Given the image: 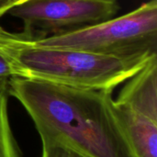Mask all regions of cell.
<instances>
[{
  "instance_id": "1",
  "label": "cell",
  "mask_w": 157,
  "mask_h": 157,
  "mask_svg": "<svg viewBox=\"0 0 157 157\" xmlns=\"http://www.w3.org/2000/svg\"><path fill=\"white\" fill-rule=\"evenodd\" d=\"M8 92L26 109L41 140L63 144L86 157H136L117 116L113 91L13 76Z\"/></svg>"
},
{
  "instance_id": "2",
  "label": "cell",
  "mask_w": 157,
  "mask_h": 157,
  "mask_svg": "<svg viewBox=\"0 0 157 157\" xmlns=\"http://www.w3.org/2000/svg\"><path fill=\"white\" fill-rule=\"evenodd\" d=\"M0 54L16 77L95 90H111L132 77L157 54L119 58L33 45L0 26Z\"/></svg>"
},
{
  "instance_id": "3",
  "label": "cell",
  "mask_w": 157,
  "mask_h": 157,
  "mask_svg": "<svg viewBox=\"0 0 157 157\" xmlns=\"http://www.w3.org/2000/svg\"><path fill=\"white\" fill-rule=\"evenodd\" d=\"M23 35L33 45L44 48L119 58L152 56L157 54V0H150L123 16L80 29L43 38Z\"/></svg>"
},
{
  "instance_id": "4",
  "label": "cell",
  "mask_w": 157,
  "mask_h": 157,
  "mask_svg": "<svg viewBox=\"0 0 157 157\" xmlns=\"http://www.w3.org/2000/svg\"><path fill=\"white\" fill-rule=\"evenodd\" d=\"M117 0H28L7 13L24 25L29 38H43L98 24L114 17Z\"/></svg>"
},
{
  "instance_id": "5",
  "label": "cell",
  "mask_w": 157,
  "mask_h": 157,
  "mask_svg": "<svg viewBox=\"0 0 157 157\" xmlns=\"http://www.w3.org/2000/svg\"><path fill=\"white\" fill-rule=\"evenodd\" d=\"M114 101L157 122V55L126 81Z\"/></svg>"
},
{
  "instance_id": "6",
  "label": "cell",
  "mask_w": 157,
  "mask_h": 157,
  "mask_svg": "<svg viewBox=\"0 0 157 157\" xmlns=\"http://www.w3.org/2000/svg\"><path fill=\"white\" fill-rule=\"evenodd\" d=\"M114 107L135 156L157 157L156 121L115 101Z\"/></svg>"
},
{
  "instance_id": "7",
  "label": "cell",
  "mask_w": 157,
  "mask_h": 157,
  "mask_svg": "<svg viewBox=\"0 0 157 157\" xmlns=\"http://www.w3.org/2000/svg\"><path fill=\"white\" fill-rule=\"evenodd\" d=\"M8 78H0V157H23L8 116Z\"/></svg>"
},
{
  "instance_id": "8",
  "label": "cell",
  "mask_w": 157,
  "mask_h": 157,
  "mask_svg": "<svg viewBox=\"0 0 157 157\" xmlns=\"http://www.w3.org/2000/svg\"><path fill=\"white\" fill-rule=\"evenodd\" d=\"M41 143V157H86L71 147L52 140L42 139Z\"/></svg>"
},
{
  "instance_id": "9",
  "label": "cell",
  "mask_w": 157,
  "mask_h": 157,
  "mask_svg": "<svg viewBox=\"0 0 157 157\" xmlns=\"http://www.w3.org/2000/svg\"><path fill=\"white\" fill-rule=\"evenodd\" d=\"M15 76V73L7 61L0 54V78H9Z\"/></svg>"
},
{
  "instance_id": "10",
  "label": "cell",
  "mask_w": 157,
  "mask_h": 157,
  "mask_svg": "<svg viewBox=\"0 0 157 157\" xmlns=\"http://www.w3.org/2000/svg\"><path fill=\"white\" fill-rule=\"evenodd\" d=\"M13 6L14 5L11 0H0V17L7 13V11Z\"/></svg>"
},
{
  "instance_id": "11",
  "label": "cell",
  "mask_w": 157,
  "mask_h": 157,
  "mask_svg": "<svg viewBox=\"0 0 157 157\" xmlns=\"http://www.w3.org/2000/svg\"><path fill=\"white\" fill-rule=\"evenodd\" d=\"M11 1L13 2V5H14V6H17V5H18V4H21V3L26 2V1H28V0H11Z\"/></svg>"
}]
</instances>
